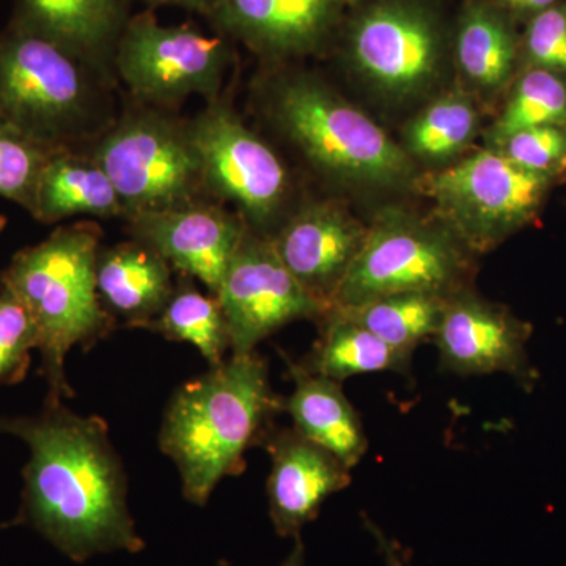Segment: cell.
Wrapping results in <instances>:
<instances>
[{
	"label": "cell",
	"mask_w": 566,
	"mask_h": 566,
	"mask_svg": "<svg viewBox=\"0 0 566 566\" xmlns=\"http://www.w3.org/2000/svg\"><path fill=\"white\" fill-rule=\"evenodd\" d=\"M102 237L95 222L59 227L40 244L18 252L0 273V289L20 300L35 324L48 400L74 397L65 374L71 349L88 352L118 326L96 292Z\"/></svg>",
	"instance_id": "3957f363"
},
{
	"label": "cell",
	"mask_w": 566,
	"mask_h": 566,
	"mask_svg": "<svg viewBox=\"0 0 566 566\" xmlns=\"http://www.w3.org/2000/svg\"><path fill=\"white\" fill-rule=\"evenodd\" d=\"M229 326L232 354L256 346L297 319H322L329 307L305 292L275 253L270 238L245 233L216 293Z\"/></svg>",
	"instance_id": "7c38bea8"
},
{
	"label": "cell",
	"mask_w": 566,
	"mask_h": 566,
	"mask_svg": "<svg viewBox=\"0 0 566 566\" xmlns=\"http://www.w3.org/2000/svg\"><path fill=\"white\" fill-rule=\"evenodd\" d=\"M54 153L57 151L0 125V197L31 212L41 174Z\"/></svg>",
	"instance_id": "83f0119b"
},
{
	"label": "cell",
	"mask_w": 566,
	"mask_h": 566,
	"mask_svg": "<svg viewBox=\"0 0 566 566\" xmlns=\"http://www.w3.org/2000/svg\"><path fill=\"white\" fill-rule=\"evenodd\" d=\"M133 240L161 253L178 274L202 282L216 296L249 232L240 214L214 200L128 219Z\"/></svg>",
	"instance_id": "9a60e30c"
},
{
	"label": "cell",
	"mask_w": 566,
	"mask_h": 566,
	"mask_svg": "<svg viewBox=\"0 0 566 566\" xmlns=\"http://www.w3.org/2000/svg\"><path fill=\"white\" fill-rule=\"evenodd\" d=\"M148 329L167 340L192 345L210 367L222 364L227 354H232L229 326L218 297L199 292L193 279L186 275H181L169 303Z\"/></svg>",
	"instance_id": "d4e9b609"
},
{
	"label": "cell",
	"mask_w": 566,
	"mask_h": 566,
	"mask_svg": "<svg viewBox=\"0 0 566 566\" xmlns=\"http://www.w3.org/2000/svg\"><path fill=\"white\" fill-rule=\"evenodd\" d=\"M532 324L505 305L491 303L468 289L447 300L434 335L442 370L460 376L505 374L531 392L538 371L528 360Z\"/></svg>",
	"instance_id": "4fadbf2b"
},
{
	"label": "cell",
	"mask_w": 566,
	"mask_h": 566,
	"mask_svg": "<svg viewBox=\"0 0 566 566\" xmlns=\"http://www.w3.org/2000/svg\"><path fill=\"white\" fill-rule=\"evenodd\" d=\"M493 150L528 172L545 175L556 181L566 175V126L523 129L494 144Z\"/></svg>",
	"instance_id": "f546056e"
},
{
	"label": "cell",
	"mask_w": 566,
	"mask_h": 566,
	"mask_svg": "<svg viewBox=\"0 0 566 566\" xmlns=\"http://www.w3.org/2000/svg\"><path fill=\"white\" fill-rule=\"evenodd\" d=\"M364 526L374 536L379 554L385 558L386 566H412L408 551L397 539L389 538L370 517L364 516Z\"/></svg>",
	"instance_id": "1f68e13d"
},
{
	"label": "cell",
	"mask_w": 566,
	"mask_h": 566,
	"mask_svg": "<svg viewBox=\"0 0 566 566\" xmlns=\"http://www.w3.org/2000/svg\"><path fill=\"white\" fill-rule=\"evenodd\" d=\"M189 123L208 192L237 205L249 229L262 234L289 196V172L281 158L221 96Z\"/></svg>",
	"instance_id": "8fae6325"
},
{
	"label": "cell",
	"mask_w": 566,
	"mask_h": 566,
	"mask_svg": "<svg viewBox=\"0 0 566 566\" xmlns=\"http://www.w3.org/2000/svg\"><path fill=\"white\" fill-rule=\"evenodd\" d=\"M476 126L479 112L474 103L463 93H447L409 123L406 144L420 158L446 159L474 139Z\"/></svg>",
	"instance_id": "484cf974"
},
{
	"label": "cell",
	"mask_w": 566,
	"mask_h": 566,
	"mask_svg": "<svg viewBox=\"0 0 566 566\" xmlns=\"http://www.w3.org/2000/svg\"><path fill=\"white\" fill-rule=\"evenodd\" d=\"M447 300L439 294L403 293L331 311L370 331L387 345L412 354L423 342L433 340Z\"/></svg>",
	"instance_id": "cb8c5ba5"
},
{
	"label": "cell",
	"mask_w": 566,
	"mask_h": 566,
	"mask_svg": "<svg viewBox=\"0 0 566 566\" xmlns=\"http://www.w3.org/2000/svg\"><path fill=\"white\" fill-rule=\"evenodd\" d=\"M174 273L150 245L126 241L99 249L96 292L104 311L117 324L148 329L174 294Z\"/></svg>",
	"instance_id": "d6986e66"
},
{
	"label": "cell",
	"mask_w": 566,
	"mask_h": 566,
	"mask_svg": "<svg viewBox=\"0 0 566 566\" xmlns=\"http://www.w3.org/2000/svg\"><path fill=\"white\" fill-rule=\"evenodd\" d=\"M469 274L468 248L449 229L390 212L368 229L331 307L403 293L450 297L465 289Z\"/></svg>",
	"instance_id": "52a82bcc"
},
{
	"label": "cell",
	"mask_w": 566,
	"mask_h": 566,
	"mask_svg": "<svg viewBox=\"0 0 566 566\" xmlns=\"http://www.w3.org/2000/svg\"><path fill=\"white\" fill-rule=\"evenodd\" d=\"M139 2L145 3L148 9L161 6L181 7V9L193 11V13L203 14V17L208 18L212 9H214L216 0H139Z\"/></svg>",
	"instance_id": "836d02e7"
},
{
	"label": "cell",
	"mask_w": 566,
	"mask_h": 566,
	"mask_svg": "<svg viewBox=\"0 0 566 566\" xmlns=\"http://www.w3.org/2000/svg\"><path fill=\"white\" fill-rule=\"evenodd\" d=\"M112 77L10 22L0 32V125L54 151L95 144L114 123Z\"/></svg>",
	"instance_id": "277c9868"
},
{
	"label": "cell",
	"mask_w": 566,
	"mask_h": 566,
	"mask_svg": "<svg viewBox=\"0 0 566 566\" xmlns=\"http://www.w3.org/2000/svg\"><path fill=\"white\" fill-rule=\"evenodd\" d=\"M566 126V81L560 73L528 69L516 82L491 132L494 144L536 126Z\"/></svg>",
	"instance_id": "4316f807"
},
{
	"label": "cell",
	"mask_w": 566,
	"mask_h": 566,
	"mask_svg": "<svg viewBox=\"0 0 566 566\" xmlns=\"http://www.w3.org/2000/svg\"><path fill=\"white\" fill-rule=\"evenodd\" d=\"M0 433L29 449L21 504L9 527H31L70 560L145 547L128 506V476L98 416L59 400L35 415L0 416Z\"/></svg>",
	"instance_id": "6da1fadb"
},
{
	"label": "cell",
	"mask_w": 566,
	"mask_h": 566,
	"mask_svg": "<svg viewBox=\"0 0 566 566\" xmlns=\"http://www.w3.org/2000/svg\"><path fill=\"white\" fill-rule=\"evenodd\" d=\"M6 527H9V523L0 524V528H6Z\"/></svg>",
	"instance_id": "8d00e7d4"
},
{
	"label": "cell",
	"mask_w": 566,
	"mask_h": 566,
	"mask_svg": "<svg viewBox=\"0 0 566 566\" xmlns=\"http://www.w3.org/2000/svg\"><path fill=\"white\" fill-rule=\"evenodd\" d=\"M262 446L271 457L266 494L275 534L296 538L331 495L352 485V469L293 427H274Z\"/></svg>",
	"instance_id": "2e32d148"
},
{
	"label": "cell",
	"mask_w": 566,
	"mask_h": 566,
	"mask_svg": "<svg viewBox=\"0 0 566 566\" xmlns=\"http://www.w3.org/2000/svg\"><path fill=\"white\" fill-rule=\"evenodd\" d=\"M490 2L505 11H516V13H526L534 17V14L549 9L560 0H490Z\"/></svg>",
	"instance_id": "d6a6232c"
},
{
	"label": "cell",
	"mask_w": 566,
	"mask_h": 566,
	"mask_svg": "<svg viewBox=\"0 0 566 566\" xmlns=\"http://www.w3.org/2000/svg\"><path fill=\"white\" fill-rule=\"evenodd\" d=\"M3 227H6V219H3L2 216H0V230H2Z\"/></svg>",
	"instance_id": "d590c367"
},
{
	"label": "cell",
	"mask_w": 566,
	"mask_h": 566,
	"mask_svg": "<svg viewBox=\"0 0 566 566\" xmlns=\"http://www.w3.org/2000/svg\"><path fill=\"white\" fill-rule=\"evenodd\" d=\"M523 50L528 69L566 73V0L531 18Z\"/></svg>",
	"instance_id": "4dcf8cb0"
},
{
	"label": "cell",
	"mask_w": 566,
	"mask_h": 566,
	"mask_svg": "<svg viewBox=\"0 0 566 566\" xmlns=\"http://www.w3.org/2000/svg\"><path fill=\"white\" fill-rule=\"evenodd\" d=\"M39 349V334L28 308L0 289V387L21 382Z\"/></svg>",
	"instance_id": "f1b7e54d"
},
{
	"label": "cell",
	"mask_w": 566,
	"mask_h": 566,
	"mask_svg": "<svg viewBox=\"0 0 566 566\" xmlns=\"http://www.w3.org/2000/svg\"><path fill=\"white\" fill-rule=\"evenodd\" d=\"M554 182L486 150L431 175L423 189L450 232L469 251L483 252L534 222Z\"/></svg>",
	"instance_id": "9c48e42d"
},
{
	"label": "cell",
	"mask_w": 566,
	"mask_h": 566,
	"mask_svg": "<svg viewBox=\"0 0 566 566\" xmlns=\"http://www.w3.org/2000/svg\"><path fill=\"white\" fill-rule=\"evenodd\" d=\"M274 115L286 136L326 174L375 186L403 185L415 174L400 145L314 77L283 80Z\"/></svg>",
	"instance_id": "8992f818"
},
{
	"label": "cell",
	"mask_w": 566,
	"mask_h": 566,
	"mask_svg": "<svg viewBox=\"0 0 566 566\" xmlns=\"http://www.w3.org/2000/svg\"><path fill=\"white\" fill-rule=\"evenodd\" d=\"M133 0H14L13 24L114 76V55Z\"/></svg>",
	"instance_id": "ac0fdd59"
},
{
	"label": "cell",
	"mask_w": 566,
	"mask_h": 566,
	"mask_svg": "<svg viewBox=\"0 0 566 566\" xmlns=\"http://www.w3.org/2000/svg\"><path fill=\"white\" fill-rule=\"evenodd\" d=\"M322 333L307 356L300 360L305 370L344 382L352 376L395 371L408 374L412 354L400 352L359 324L327 311Z\"/></svg>",
	"instance_id": "7402d4cb"
},
{
	"label": "cell",
	"mask_w": 566,
	"mask_h": 566,
	"mask_svg": "<svg viewBox=\"0 0 566 566\" xmlns=\"http://www.w3.org/2000/svg\"><path fill=\"white\" fill-rule=\"evenodd\" d=\"M230 39L191 24L163 25L150 9L133 14L114 55V73L134 102L174 109L192 95L221 96L232 61Z\"/></svg>",
	"instance_id": "ba28073f"
},
{
	"label": "cell",
	"mask_w": 566,
	"mask_h": 566,
	"mask_svg": "<svg viewBox=\"0 0 566 566\" xmlns=\"http://www.w3.org/2000/svg\"><path fill=\"white\" fill-rule=\"evenodd\" d=\"M282 412L283 397L256 349L230 354L178 387L164 411L159 447L180 472L186 501L205 506L223 479L240 475L245 452L263 444Z\"/></svg>",
	"instance_id": "7a4b0ae2"
},
{
	"label": "cell",
	"mask_w": 566,
	"mask_h": 566,
	"mask_svg": "<svg viewBox=\"0 0 566 566\" xmlns=\"http://www.w3.org/2000/svg\"><path fill=\"white\" fill-rule=\"evenodd\" d=\"M359 0H216L208 20L266 61L318 54Z\"/></svg>",
	"instance_id": "5bb4252c"
},
{
	"label": "cell",
	"mask_w": 566,
	"mask_h": 566,
	"mask_svg": "<svg viewBox=\"0 0 566 566\" xmlns=\"http://www.w3.org/2000/svg\"><path fill=\"white\" fill-rule=\"evenodd\" d=\"M281 356L294 385L292 395L283 398V412L292 417L294 430L329 450L346 468H356L367 453L368 439L342 382L305 370L285 352Z\"/></svg>",
	"instance_id": "ffe728a7"
},
{
	"label": "cell",
	"mask_w": 566,
	"mask_h": 566,
	"mask_svg": "<svg viewBox=\"0 0 566 566\" xmlns=\"http://www.w3.org/2000/svg\"><path fill=\"white\" fill-rule=\"evenodd\" d=\"M305 564V546L303 543V538L301 536H296L294 538V546L290 556L283 560L281 566H304ZM219 566H230L227 562H219Z\"/></svg>",
	"instance_id": "e575fe53"
},
{
	"label": "cell",
	"mask_w": 566,
	"mask_h": 566,
	"mask_svg": "<svg viewBox=\"0 0 566 566\" xmlns=\"http://www.w3.org/2000/svg\"><path fill=\"white\" fill-rule=\"evenodd\" d=\"M367 233L340 205L319 202L293 214L270 240L305 292L331 308Z\"/></svg>",
	"instance_id": "e0dca14e"
},
{
	"label": "cell",
	"mask_w": 566,
	"mask_h": 566,
	"mask_svg": "<svg viewBox=\"0 0 566 566\" xmlns=\"http://www.w3.org/2000/svg\"><path fill=\"white\" fill-rule=\"evenodd\" d=\"M455 57L464 76L486 91L512 80L517 40L505 10L490 0L469 3L458 21Z\"/></svg>",
	"instance_id": "603a6c76"
},
{
	"label": "cell",
	"mask_w": 566,
	"mask_h": 566,
	"mask_svg": "<svg viewBox=\"0 0 566 566\" xmlns=\"http://www.w3.org/2000/svg\"><path fill=\"white\" fill-rule=\"evenodd\" d=\"M91 155L114 182L125 219L211 200L191 123L137 103L115 118Z\"/></svg>",
	"instance_id": "5b68a950"
},
{
	"label": "cell",
	"mask_w": 566,
	"mask_h": 566,
	"mask_svg": "<svg viewBox=\"0 0 566 566\" xmlns=\"http://www.w3.org/2000/svg\"><path fill=\"white\" fill-rule=\"evenodd\" d=\"M346 18V51L365 80L390 95L422 91L446 61L444 22L428 0H368Z\"/></svg>",
	"instance_id": "30bf717a"
},
{
	"label": "cell",
	"mask_w": 566,
	"mask_h": 566,
	"mask_svg": "<svg viewBox=\"0 0 566 566\" xmlns=\"http://www.w3.org/2000/svg\"><path fill=\"white\" fill-rule=\"evenodd\" d=\"M31 214L36 221L55 223L74 216L125 218V208L91 151L63 150L54 153L44 167Z\"/></svg>",
	"instance_id": "44dd1931"
}]
</instances>
